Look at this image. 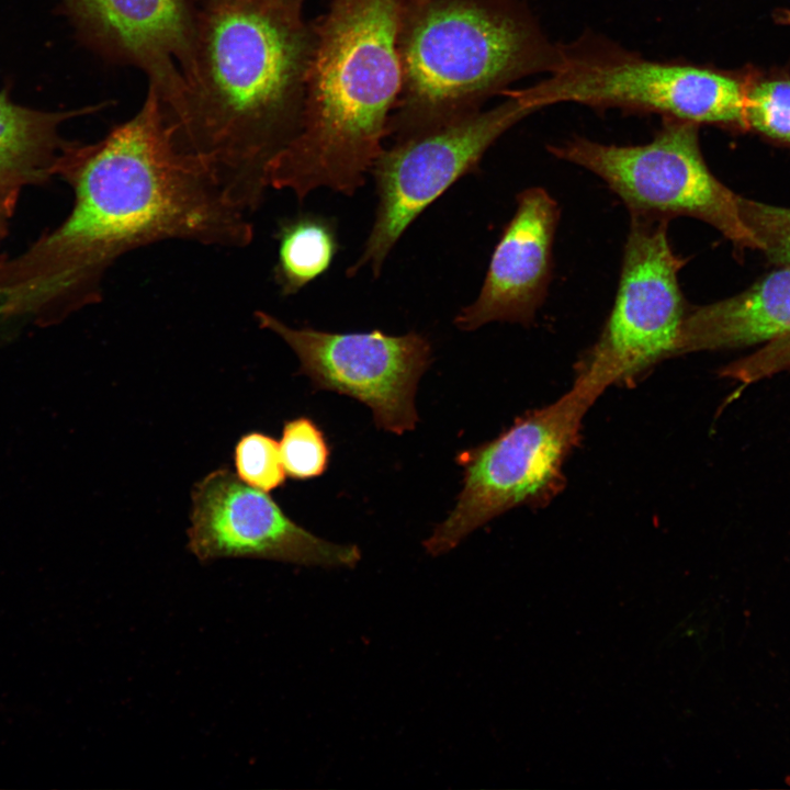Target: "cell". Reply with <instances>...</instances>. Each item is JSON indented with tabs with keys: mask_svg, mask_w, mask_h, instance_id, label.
<instances>
[{
	"mask_svg": "<svg viewBox=\"0 0 790 790\" xmlns=\"http://www.w3.org/2000/svg\"><path fill=\"white\" fill-rule=\"evenodd\" d=\"M60 174L74 188V206L57 228L2 268L0 315L53 307L61 314L95 303L120 257L158 241L245 248L253 239L248 214L178 144L151 84L132 119L94 144L72 143Z\"/></svg>",
	"mask_w": 790,
	"mask_h": 790,
	"instance_id": "obj_1",
	"label": "cell"
},
{
	"mask_svg": "<svg viewBox=\"0 0 790 790\" xmlns=\"http://www.w3.org/2000/svg\"><path fill=\"white\" fill-rule=\"evenodd\" d=\"M314 43V24L284 0H205L196 13L195 88L177 142L247 214L298 132Z\"/></svg>",
	"mask_w": 790,
	"mask_h": 790,
	"instance_id": "obj_2",
	"label": "cell"
},
{
	"mask_svg": "<svg viewBox=\"0 0 790 790\" xmlns=\"http://www.w3.org/2000/svg\"><path fill=\"white\" fill-rule=\"evenodd\" d=\"M409 0H332L314 22L297 134L272 160L269 188L298 201L353 195L384 149L402 88L398 36Z\"/></svg>",
	"mask_w": 790,
	"mask_h": 790,
	"instance_id": "obj_3",
	"label": "cell"
},
{
	"mask_svg": "<svg viewBox=\"0 0 790 790\" xmlns=\"http://www.w3.org/2000/svg\"><path fill=\"white\" fill-rule=\"evenodd\" d=\"M398 50L394 142L479 111L514 81L548 72L557 56L516 0H409Z\"/></svg>",
	"mask_w": 790,
	"mask_h": 790,
	"instance_id": "obj_4",
	"label": "cell"
},
{
	"mask_svg": "<svg viewBox=\"0 0 790 790\" xmlns=\"http://www.w3.org/2000/svg\"><path fill=\"white\" fill-rule=\"evenodd\" d=\"M548 77L514 90L533 112L561 102L744 126L746 87L714 69L646 59L596 38L557 46Z\"/></svg>",
	"mask_w": 790,
	"mask_h": 790,
	"instance_id": "obj_5",
	"label": "cell"
},
{
	"mask_svg": "<svg viewBox=\"0 0 790 790\" xmlns=\"http://www.w3.org/2000/svg\"><path fill=\"white\" fill-rule=\"evenodd\" d=\"M608 386L579 366L573 387L556 402L520 418L493 441L463 452V487L454 508L425 540L427 553L450 552L478 527L551 487L586 411Z\"/></svg>",
	"mask_w": 790,
	"mask_h": 790,
	"instance_id": "obj_6",
	"label": "cell"
},
{
	"mask_svg": "<svg viewBox=\"0 0 790 790\" xmlns=\"http://www.w3.org/2000/svg\"><path fill=\"white\" fill-rule=\"evenodd\" d=\"M698 129L696 123L663 117L646 144L619 146L575 137L548 150L600 178L630 214L690 216L716 228L735 247L757 249L740 217L738 194L704 161Z\"/></svg>",
	"mask_w": 790,
	"mask_h": 790,
	"instance_id": "obj_7",
	"label": "cell"
},
{
	"mask_svg": "<svg viewBox=\"0 0 790 790\" xmlns=\"http://www.w3.org/2000/svg\"><path fill=\"white\" fill-rule=\"evenodd\" d=\"M500 104L395 140L371 168L377 195L375 218L353 276L370 268L377 278L391 250L416 217L460 178L473 172L487 149L533 111L512 90Z\"/></svg>",
	"mask_w": 790,
	"mask_h": 790,
	"instance_id": "obj_8",
	"label": "cell"
},
{
	"mask_svg": "<svg viewBox=\"0 0 790 790\" xmlns=\"http://www.w3.org/2000/svg\"><path fill=\"white\" fill-rule=\"evenodd\" d=\"M630 215L612 308L600 337L580 362L609 385L677 354L689 307L678 278L686 259L672 247L670 218Z\"/></svg>",
	"mask_w": 790,
	"mask_h": 790,
	"instance_id": "obj_9",
	"label": "cell"
},
{
	"mask_svg": "<svg viewBox=\"0 0 790 790\" xmlns=\"http://www.w3.org/2000/svg\"><path fill=\"white\" fill-rule=\"evenodd\" d=\"M260 328L279 336L296 354L298 374L316 390L348 395L371 408L376 426L402 435L418 421L415 394L431 362L429 340L415 331L402 336L379 329L330 332L312 327L294 328L258 309Z\"/></svg>",
	"mask_w": 790,
	"mask_h": 790,
	"instance_id": "obj_10",
	"label": "cell"
},
{
	"mask_svg": "<svg viewBox=\"0 0 790 790\" xmlns=\"http://www.w3.org/2000/svg\"><path fill=\"white\" fill-rule=\"evenodd\" d=\"M187 534V548L201 563L247 557L354 567L361 560L357 545L332 543L307 531L267 492L244 483L227 466L193 485Z\"/></svg>",
	"mask_w": 790,
	"mask_h": 790,
	"instance_id": "obj_11",
	"label": "cell"
},
{
	"mask_svg": "<svg viewBox=\"0 0 790 790\" xmlns=\"http://www.w3.org/2000/svg\"><path fill=\"white\" fill-rule=\"evenodd\" d=\"M83 40L105 58L143 70L171 122L185 121L196 80L189 0H64Z\"/></svg>",
	"mask_w": 790,
	"mask_h": 790,
	"instance_id": "obj_12",
	"label": "cell"
},
{
	"mask_svg": "<svg viewBox=\"0 0 790 790\" xmlns=\"http://www.w3.org/2000/svg\"><path fill=\"white\" fill-rule=\"evenodd\" d=\"M560 206L543 188L517 194L514 216L492 253L476 300L461 308L454 325L472 331L490 321L529 325L542 306L553 270Z\"/></svg>",
	"mask_w": 790,
	"mask_h": 790,
	"instance_id": "obj_13",
	"label": "cell"
},
{
	"mask_svg": "<svg viewBox=\"0 0 790 790\" xmlns=\"http://www.w3.org/2000/svg\"><path fill=\"white\" fill-rule=\"evenodd\" d=\"M788 334L790 266H785L740 294L688 307L677 354L763 346Z\"/></svg>",
	"mask_w": 790,
	"mask_h": 790,
	"instance_id": "obj_14",
	"label": "cell"
},
{
	"mask_svg": "<svg viewBox=\"0 0 790 790\" xmlns=\"http://www.w3.org/2000/svg\"><path fill=\"white\" fill-rule=\"evenodd\" d=\"M102 106L41 112L18 105L0 93V185L16 187L60 173L64 156L72 144L60 138V124Z\"/></svg>",
	"mask_w": 790,
	"mask_h": 790,
	"instance_id": "obj_15",
	"label": "cell"
},
{
	"mask_svg": "<svg viewBox=\"0 0 790 790\" xmlns=\"http://www.w3.org/2000/svg\"><path fill=\"white\" fill-rule=\"evenodd\" d=\"M274 238L278 259L273 280L282 296L297 294L323 275L340 248L336 221L312 212L279 221Z\"/></svg>",
	"mask_w": 790,
	"mask_h": 790,
	"instance_id": "obj_16",
	"label": "cell"
},
{
	"mask_svg": "<svg viewBox=\"0 0 790 790\" xmlns=\"http://www.w3.org/2000/svg\"><path fill=\"white\" fill-rule=\"evenodd\" d=\"M279 445L286 475L292 478L311 479L326 471L329 448L323 431L311 418L286 420Z\"/></svg>",
	"mask_w": 790,
	"mask_h": 790,
	"instance_id": "obj_17",
	"label": "cell"
},
{
	"mask_svg": "<svg viewBox=\"0 0 790 790\" xmlns=\"http://www.w3.org/2000/svg\"><path fill=\"white\" fill-rule=\"evenodd\" d=\"M233 460L236 475L255 488L268 493L285 483L279 442L264 432L244 433L235 444Z\"/></svg>",
	"mask_w": 790,
	"mask_h": 790,
	"instance_id": "obj_18",
	"label": "cell"
},
{
	"mask_svg": "<svg viewBox=\"0 0 790 790\" xmlns=\"http://www.w3.org/2000/svg\"><path fill=\"white\" fill-rule=\"evenodd\" d=\"M744 126L790 143V80H764L747 88Z\"/></svg>",
	"mask_w": 790,
	"mask_h": 790,
	"instance_id": "obj_19",
	"label": "cell"
},
{
	"mask_svg": "<svg viewBox=\"0 0 790 790\" xmlns=\"http://www.w3.org/2000/svg\"><path fill=\"white\" fill-rule=\"evenodd\" d=\"M738 214L766 257L790 266V207L770 205L738 194Z\"/></svg>",
	"mask_w": 790,
	"mask_h": 790,
	"instance_id": "obj_20",
	"label": "cell"
},
{
	"mask_svg": "<svg viewBox=\"0 0 790 790\" xmlns=\"http://www.w3.org/2000/svg\"><path fill=\"white\" fill-rule=\"evenodd\" d=\"M292 9L302 12V4L304 0H284Z\"/></svg>",
	"mask_w": 790,
	"mask_h": 790,
	"instance_id": "obj_21",
	"label": "cell"
}]
</instances>
